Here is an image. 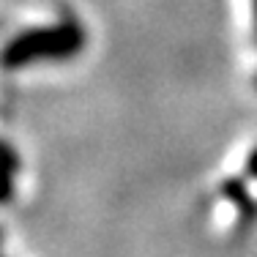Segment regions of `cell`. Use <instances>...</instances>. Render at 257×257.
<instances>
[{
	"instance_id": "3957f363",
	"label": "cell",
	"mask_w": 257,
	"mask_h": 257,
	"mask_svg": "<svg viewBox=\"0 0 257 257\" xmlns=\"http://www.w3.org/2000/svg\"><path fill=\"white\" fill-rule=\"evenodd\" d=\"M254 25H257V0H254Z\"/></svg>"
},
{
	"instance_id": "7a4b0ae2",
	"label": "cell",
	"mask_w": 257,
	"mask_h": 257,
	"mask_svg": "<svg viewBox=\"0 0 257 257\" xmlns=\"http://www.w3.org/2000/svg\"><path fill=\"white\" fill-rule=\"evenodd\" d=\"M249 175H252V178H257V151L252 154V159H249Z\"/></svg>"
},
{
	"instance_id": "6da1fadb",
	"label": "cell",
	"mask_w": 257,
	"mask_h": 257,
	"mask_svg": "<svg viewBox=\"0 0 257 257\" xmlns=\"http://www.w3.org/2000/svg\"><path fill=\"white\" fill-rule=\"evenodd\" d=\"M85 47V30L74 20H63L55 25L33 28L14 36L0 50V66L3 69H25L41 60H66Z\"/></svg>"
}]
</instances>
